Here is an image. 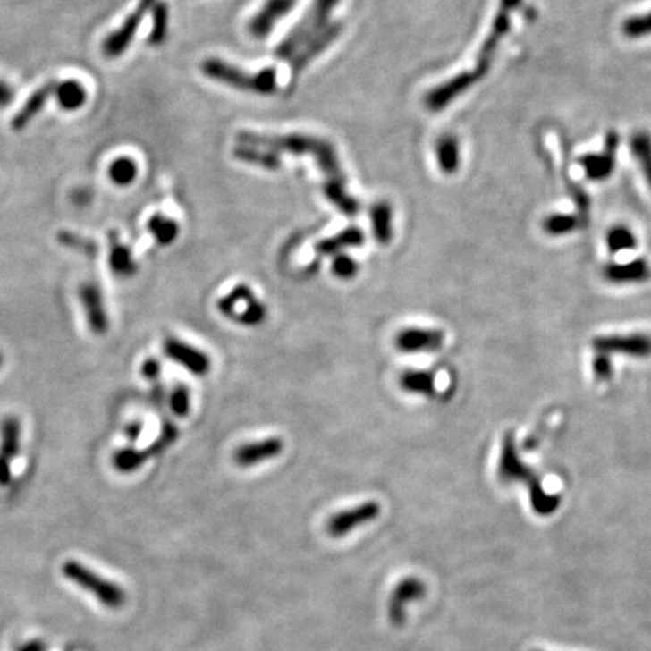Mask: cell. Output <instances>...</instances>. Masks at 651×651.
Instances as JSON below:
<instances>
[{"label": "cell", "mask_w": 651, "mask_h": 651, "mask_svg": "<svg viewBox=\"0 0 651 651\" xmlns=\"http://www.w3.org/2000/svg\"><path fill=\"white\" fill-rule=\"evenodd\" d=\"M522 5V0H499L498 11L495 14L494 21L490 26L487 37L484 38L478 55L475 56V63L469 70H463L457 76L451 77L441 83L439 87L433 88L427 92L424 105L430 112H442L445 107L463 96L470 88H474L481 79L486 77L488 70L494 63L495 55L499 46L505 38V35L512 30V20L514 11Z\"/></svg>", "instance_id": "1"}, {"label": "cell", "mask_w": 651, "mask_h": 651, "mask_svg": "<svg viewBox=\"0 0 651 651\" xmlns=\"http://www.w3.org/2000/svg\"><path fill=\"white\" fill-rule=\"evenodd\" d=\"M237 144L252 145L259 148L272 149L275 153H290L294 156H312L321 173L327 177V182H345L344 173L341 171L340 158L336 149L329 140H320L308 134H258L252 131H240L237 134Z\"/></svg>", "instance_id": "2"}, {"label": "cell", "mask_w": 651, "mask_h": 651, "mask_svg": "<svg viewBox=\"0 0 651 651\" xmlns=\"http://www.w3.org/2000/svg\"><path fill=\"white\" fill-rule=\"evenodd\" d=\"M201 72L211 80L239 91L272 96L278 89V72L274 67L263 68L255 74H249L232 63H225L224 59L208 58L201 63Z\"/></svg>", "instance_id": "3"}, {"label": "cell", "mask_w": 651, "mask_h": 651, "mask_svg": "<svg viewBox=\"0 0 651 651\" xmlns=\"http://www.w3.org/2000/svg\"><path fill=\"white\" fill-rule=\"evenodd\" d=\"M340 2L341 0H314L305 17L292 28V32L275 50L276 58L290 63L305 44L316 38L317 35L321 34L332 23V11L335 10Z\"/></svg>", "instance_id": "4"}, {"label": "cell", "mask_w": 651, "mask_h": 651, "mask_svg": "<svg viewBox=\"0 0 651 651\" xmlns=\"http://www.w3.org/2000/svg\"><path fill=\"white\" fill-rule=\"evenodd\" d=\"M63 573L77 587L92 594L105 608L120 609L124 606L125 599H127L124 589L115 582L97 575L96 571L88 569L87 565L81 564L79 561H65L63 565Z\"/></svg>", "instance_id": "5"}, {"label": "cell", "mask_w": 651, "mask_h": 651, "mask_svg": "<svg viewBox=\"0 0 651 651\" xmlns=\"http://www.w3.org/2000/svg\"><path fill=\"white\" fill-rule=\"evenodd\" d=\"M217 309L222 316L244 326V327H258L267 320L268 309L266 303L255 296L254 290L239 283L228 294L221 297L217 302Z\"/></svg>", "instance_id": "6"}, {"label": "cell", "mask_w": 651, "mask_h": 651, "mask_svg": "<svg viewBox=\"0 0 651 651\" xmlns=\"http://www.w3.org/2000/svg\"><path fill=\"white\" fill-rule=\"evenodd\" d=\"M380 512H382L380 503L376 501H367V503H359L349 510L335 512L327 520L326 529H327V534L334 538H341V537L351 534L356 528L374 522L380 516Z\"/></svg>", "instance_id": "7"}, {"label": "cell", "mask_w": 651, "mask_h": 651, "mask_svg": "<svg viewBox=\"0 0 651 651\" xmlns=\"http://www.w3.org/2000/svg\"><path fill=\"white\" fill-rule=\"evenodd\" d=\"M154 4H156V0H140L138 6H136V10L130 13L129 17L124 20V23H123L120 30L107 35V38L103 43V53H105L106 58H118L129 48L130 43L133 41L138 30H140L142 20L151 11Z\"/></svg>", "instance_id": "8"}, {"label": "cell", "mask_w": 651, "mask_h": 651, "mask_svg": "<svg viewBox=\"0 0 651 651\" xmlns=\"http://www.w3.org/2000/svg\"><path fill=\"white\" fill-rule=\"evenodd\" d=\"M498 477L503 484L523 483L529 486L536 481V472L520 459L512 431L505 433L499 455Z\"/></svg>", "instance_id": "9"}, {"label": "cell", "mask_w": 651, "mask_h": 651, "mask_svg": "<svg viewBox=\"0 0 651 651\" xmlns=\"http://www.w3.org/2000/svg\"><path fill=\"white\" fill-rule=\"evenodd\" d=\"M594 350L606 355L648 358L651 356V336L647 334H628V335H600L594 338Z\"/></svg>", "instance_id": "10"}, {"label": "cell", "mask_w": 651, "mask_h": 651, "mask_svg": "<svg viewBox=\"0 0 651 651\" xmlns=\"http://www.w3.org/2000/svg\"><path fill=\"white\" fill-rule=\"evenodd\" d=\"M163 351L168 359L173 360L197 377H204L210 373V356L195 345L184 342L178 338H168L163 344Z\"/></svg>", "instance_id": "11"}, {"label": "cell", "mask_w": 651, "mask_h": 651, "mask_svg": "<svg viewBox=\"0 0 651 651\" xmlns=\"http://www.w3.org/2000/svg\"><path fill=\"white\" fill-rule=\"evenodd\" d=\"M344 30V24L340 21H332L321 34L317 35L316 38H312L309 43L305 44L299 52L292 56V83L294 85L297 77L300 76V72L312 63V59L320 56L326 48L335 43L340 38Z\"/></svg>", "instance_id": "12"}, {"label": "cell", "mask_w": 651, "mask_h": 651, "mask_svg": "<svg viewBox=\"0 0 651 651\" xmlns=\"http://www.w3.org/2000/svg\"><path fill=\"white\" fill-rule=\"evenodd\" d=\"M296 4L297 0H266L261 10L248 23L250 37L255 39L268 38L276 23L290 14Z\"/></svg>", "instance_id": "13"}, {"label": "cell", "mask_w": 651, "mask_h": 651, "mask_svg": "<svg viewBox=\"0 0 651 651\" xmlns=\"http://www.w3.org/2000/svg\"><path fill=\"white\" fill-rule=\"evenodd\" d=\"M445 342V335L439 329L407 327L395 336V347L402 353L417 355L427 351H437Z\"/></svg>", "instance_id": "14"}, {"label": "cell", "mask_w": 651, "mask_h": 651, "mask_svg": "<svg viewBox=\"0 0 651 651\" xmlns=\"http://www.w3.org/2000/svg\"><path fill=\"white\" fill-rule=\"evenodd\" d=\"M81 308L87 317L88 326L96 335H105L109 331V316L106 311L105 299L100 287L96 283H87L79 290Z\"/></svg>", "instance_id": "15"}, {"label": "cell", "mask_w": 651, "mask_h": 651, "mask_svg": "<svg viewBox=\"0 0 651 651\" xmlns=\"http://www.w3.org/2000/svg\"><path fill=\"white\" fill-rule=\"evenodd\" d=\"M283 446L285 445L281 437H266L259 441L248 442L235 450V465L240 468L261 465L283 454Z\"/></svg>", "instance_id": "16"}, {"label": "cell", "mask_w": 651, "mask_h": 651, "mask_svg": "<svg viewBox=\"0 0 651 651\" xmlns=\"http://www.w3.org/2000/svg\"><path fill=\"white\" fill-rule=\"evenodd\" d=\"M427 587L419 578H404L397 584L389 599V620L395 626H402L406 620V606L426 596Z\"/></svg>", "instance_id": "17"}, {"label": "cell", "mask_w": 651, "mask_h": 651, "mask_svg": "<svg viewBox=\"0 0 651 651\" xmlns=\"http://www.w3.org/2000/svg\"><path fill=\"white\" fill-rule=\"evenodd\" d=\"M618 148L617 133H611L606 140V151L604 153L587 154L580 158V166L584 168L585 175L591 182H604L611 177L615 169V151Z\"/></svg>", "instance_id": "18"}, {"label": "cell", "mask_w": 651, "mask_h": 651, "mask_svg": "<svg viewBox=\"0 0 651 651\" xmlns=\"http://www.w3.org/2000/svg\"><path fill=\"white\" fill-rule=\"evenodd\" d=\"M604 278L615 285L644 283L651 279V266L644 258L632 259L629 263H609L604 266Z\"/></svg>", "instance_id": "19"}, {"label": "cell", "mask_w": 651, "mask_h": 651, "mask_svg": "<svg viewBox=\"0 0 651 651\" xmlns=\"http://www.w3.org/2000/svg\"><path fill=\"white\" fill-rule=\"evenodd\" d=\"M365 243L364 231L358 226H350L329 239H323L316 244V252L321 257H335L349 248H359Z\"/></svg>", "instance_id": "20"}, {"label": "cell", "mask_w": 651, "mask_h": 651, "mask_svg": "<svg viewBox=\"0 0 651 651\" xmlns=\"http://www.w3.org/2000/svg\"><path fill=\"white\" fill-rule=\"evenodd\" d=\"M393 207L386 201H378L369 208V224L374 239L380 246H388L393 237Z\"/></svg>", "instance_id": "21"}, {"label": "cell", "mask_w": 651, "mask_h": 651, "mask_svg": "<svg viewBox=\"0 0 651 651\" xmlns=\"http://www.w3.org/2000/svg\"><path fill=\"white\" fill-rule=\"evenodd\" d=\"M55 88H56V81H50V83H46L44 87L37 89L30 97V100L24 103L20 112H17V115L13 118L11 127L19 131V130H23L26 125L30 124L32 118L43 111L44 105L47 103L48 98L55 92Z\"/></svg>", "instance_id": "22"}, {"label": "cell", "mask_w": 651, "mask_h": 651, "mask_svg": "<svg viewBox=\"0 0 651 651\" xmlns=\"http://www.w3.org/2000/svg\"><path fill=\"white\" fill-rule=\"evenodd\" d=\"M400 386L404 393L433 398L436 395V376L427 369H407L400 377Z\"/></svg>", "instance_id": "23"}, {"label": "cell", "mask_w": 651, "mask_h": 651, "mask_svg": "<svg viewBox=\"0 0 651 651\" xmlns=\"http://www.w3.org/2000/svg\"><path fill=\"white\" fill-rule=\"evenodd\" d=\"M234 157L240 162L254 165L266 171H278L281 168V154L275 153L272 149L259 148L252 145L237 144L234 151Z\"/></svg>", "instance_id": "24"}, {"label": "cell", "mask_w": 651, "mask_h": 651, "mask_svg": "<svg viewBox=\"0 0 651 651\" xmlns=\"http://www.w3.org/2000/svg\"><path fill=\"white\" fill-rule=\"evenodd\" d=\"M436 160L442 173L452 175L457 173L461 163L460 142L452 134H445L436 142Z\"/></svg>", "instance_id": "25"}, {"label": "cell", "mask_w": 651, "mask_h": 651, "mask_svg": "<svg viewBox=\"0 0 651 651\" xmlns=\"http://www.w3.org/2000/svg\"><path fill=\"white\" fill-rule=\"evenodd\" d=\"M21 427L19 418L5 417L0 422V457L13 461L20 452Z\"/></svg>", "instance_id": "26"}, {"label": "cell", "mask_w": 651, "mask_h": 651, "mask_svg": "<svg viewBox=\"0 0 651 651\" xmlns=\"http://www.w3.org/2000/svg\"><path fill=\"white\" fill-rule=\"evenodd\" d=\"M109 267L114 275L123 279L131 278L138 272V264L134 261L131 250L125 244L121 243L120 240H112Z\"/></svg>", "instance_id": "27"}, {"label": "cell", "mask_w": 651, "mask_h": 651, "mask_svg": "<svg viewBox=\"0 0 651 651\" xmlns=\"http://www.w3.org/2000/svg\"><path fill=\"white\" fill-rule=\"evenodd\" d=\"M529 490V503L531 508L538 516H552L560 508L561 498L558 495L549 494L546 488L543 487L540 479L537 478L528 486Z\"/></svg>", "instance_id": "28"}, {"label": "cell", "mask_w": 651, "mask_h": 651, "mask_svg": "<svg viewBox=\"0 0 651 651\" xmlns=\"http://www.w3.org/2000/svg\"><path fill=\"white\" fill-rule=\"evenodd\" d=\"M55 94L63 111H77L87 103V89L80 81L65 80L56 83Z\"/></svg>", "instance_id": "29"}, {"label": "cell", "mask_w": 651, "mask_h": 651, "mask_svg": "<svg viewBox=\"0 0 651 651\" xmlns=\"http://www.w3.org/2000/svg\"><path fill=\"white\" fill-rule=\"evenodd\" d=\"M323 190H325L326 198H327V199H329V201H331L332 204L338 208V210L342 211L344 215H358V211H359L360 208L359 202H358V199H355V198L347 193V190H345V182H335V180L326 182Z\"/></svg>", "instance_id": "30"}, {"label": "cell", "mask_w": 651, "mask_h": 651, "mask_svg": "<svg viewBox=\"0 0 651 651\" xmlns=\"http://www.w3.org/2000/svg\"><path fill=\"white\" fill-rule=\"evenodd\" d=\"M148 459V450H138V448L129 446V448L116 451L112 459V465L120 474H133L136 470L140 469Z\"/></svg>", "instance_id": "31"}, {"label": "cell", "mask_w": 651, "mask_h": 651, "mask_svg": "<svg viewBox=\"0 0 651 651\" xmlns=\"http://www.w3.org/2000/svg\"><path fill=\"white\" fill-rule=\"evenodd\" d=\"M147 226H148L149 234L153 235L156 243L160 246L173 244L180 234L177 222L165 215H154Z\"/></svg>", "instance_id": "32"}, {"label": "cell", "mask_w": 651, "mask_h": 651, "mask_svg": "<svg viewBox=\"0 0 651 651\" xmlns=\"http://www.w3.org/2000/svg\"><path fill=\"white\" fill-rule=\"evenodd\" d=\"M630 151L641 166L647 184L651 189V136L647 131H637L630 140Z\"/></svg>", "instance_id": "33"}, {"label": "cell", "mask_w": 651, "mask_h": 651, "mask_svg": "<svg viewBox=\"0 0 651 651\" xmlns=\"http://www.w3.org/2000/svg\"><path fill=\"white\" fill-rule=\"evenodd\" d=\"M140 173L138 163L133 158L120 157L114 160L109 166V177L116 186H130Z\"/></svg>", "instance_id": "34"}, {"label": "cell", "mask_w": 651, "mask_h": 651, "mask_svg": "<svg viewBox=\"0 0 651 651\" xmlns=\"http://www.w3.org/2000/svg\"><path fill=\"white\" fill-rule=\"evenodd\" d=\"M606 244H608L609 252H613V254L629 252L638 246L637 235L633 234L632 230L628 226H613L606 235Z\"/></svg>", "instance_id": "35"}, {"label": "cell", "mask_w": 651, "mask_h": 651, "mask_svg": "<svg viewBox=\"0 0 651 651\" xmlns=\"http://www.w3.org/2000/svg\"><path fill=\"white\" fill-rule=\"evenodd\" d=\"M153 30L149 32L148 43L153 46L165 43L168 37L169 10L168 5L162 0H156L153 8Z\"/></svg>", "instance_id": "36"}, {"label": "cell", "mask_w": 651, "mask_h": 651, "mask_svg": "<svg viewBox=\"0 0 651 651\" xmlns=\"http://www.w3.org/2000/svg\"><path fill=\"white\" fill-rule=\"evenodd\" d=\"M579 228V219L573 215H564V213H556V215L547 216L543 222V230L549 235L560 237V235L570 234L573 231Z\"/></svg>", "instance_id": "37"}, {"label": "cell", "mask_w": 651, "mask_h": 651, "mask_svg": "<svg viewBox=\"0 0 651 651\" xmlns=\"http://www.w3.org/2000/svg\"><path fill=\"white\" fill-rule=\"evenodd\" d=\"M622 34L632 39L644 38L647 35H651V11L647 14L633 15L630 19L624 20Z\"/></svg>", "instance_id": "38"}, {"label": "cell", "mask_w": 651, "mask_h": 651, "mask_svg": "<svg viewBox=\"0 0 651 651\" xmlns=\"http://www.w3.org/2000/svg\"><path fill=\"white\" fill-rule=\"evenodd\" d=\"M169 407H171V412L178 418H186L190 413V391L187 388L186 385H177L173 389L171 395H169Z\"/></svg>", "instance_id": "39"}, {"label": "cell", "mask_w": 651, "mask_h": 651, "mask_svg": "<svg viewBox=\"0 0 651 651\" xmlns=\"http://www.w3.org/2000/svg\"><path fill=\"white\" fill-rule=\"evenodd\" d=\"M332 274L341 281H350L359 274V264L353 257L347 254H338L332 261Z\"/></svg>", "instance_id": "40"}, {"label": "cell", "mask_w": 651, "mask_h": 651, "mask_svg": "<svg viewBox=\"0 0 651 651\" xmlns=\"http://www.w3.org/2000/svg\"><path fill=\"white\" fill-rule=\"evenodd\" d=\"M177 427L171 424V422H163L160 436H158L157 441L154 442L153 445L148 448L149 455L160 454V452L166 450L168 446L173 445V442L177 441Z\"/></svg>", "instance_id": "41"}, {"label": "cell", "mask_w": 651, "mask_h": 651, "mask_svg": "<svg viewBox=\"0 0 651 651\" xmlns=\"http://www.w3.org/2000/svg\"><path fill=\"white\" fill-rule=\"evenodd\" d=\"M593 373L600 382H608L613 376V365L611 356L606 353H597L594 358Z\"/></svg>", "instance_id": "42"}, {"label": "cell", "mask_w": 651, "mask_h": 651, "mask_svg": "<svg viewBox=\"0 0 651 651\" xmlns=\"http://www.w3.org/2000/svg\"><path fill=\"white\" fill-rule=\"evenodd\" d=\"M59 243L65 244L68 248H74V249L85 250V252H92L94 250V244L89 241L77 237V235L72 234V232H59L58 234Z\"/></svg>", "instance_id": "43"}, {"label": "cell", "mask_w": 651, "mask_h": 651, "mask_svg": "<svg viewBox=\"0 0 651 651\" xmlns=\"http://www.w3.org/2000/svg\"><path fill=\"white\" fill-rule=\"evenodd\" d=\"M140 374H142V377L147 378L149 382L158 380L160 374H162L160 360L156 359V358H149V359L145 360L142 367H140Z\"/></svg>", "instance_id": "44"}, {"label": "cell", "mask_w": 651, "mask_h": 651, "mask_svg": "<svg viewBox=\"0 0 651 651\" xmlns=\"http://www.w3.org/2000/svg\"><path fill=\"white\" fill-rule=\"evenodd\" d=\"M142 433H144V424L140 421L131 422V424L125 428V437H127L130 444H133V445L136 442L140 441V436H142Z\"/></svg>", "instance_id": "45"}, {"label": "cell", "mask_w": 651, "mask_h": 651, "mask_svg": "<svg viewBox=\"0 0 651 651\" xmlns=\"http://www.w3.org/2000/svg\"><path fill=\"white\" fill-rule=\"evenodd\" d=\"M13 479V472H11V461L0 457V486H8Z\"/></svg>", "instance_id": "46"}, {"label": "cell", "mask_w": 651, "mask_h": 651, "mask_svg": "<svg viewBox=\"0 0 651 651\" xmlns=\"http://www.w3.org/2000/svg\"><path fill=\"white\" fill-rule=\"evenodd\" d=\"M47 647L44 644L41 639H32V641L26 642L23 647H20L19 651H46Z\"/></svg>", "instance_id": "47"}, {"label": "cell", "mask_w": 651, "mask_h": 651, "mask_svg": "<svg viewBox=\"0 0 651 651\" xmlns=\"http://www.w3.org/2000/svg\"><path fill=\"white\" fill-rule=\"evenodd\" d=\"M13 98V89L6 83L0 81V106H5Z\"/></svg>", "instance_id": "48"}, {"label": "cell", "mask_w": 651, "mask_h": 651, "mask_svg": "<svg viewBox=\"0 0 651 651\" xmlns=\"http://www.w3.org/2000/svg\"><path fill=\"white\" fill-rule=\"evenodd\" d=\"M2 367H4V355L0 353V368H2Z\"/></svg>", "instance_id": "49"}, {"label": "cell", "mask_w": 651, "mask_h": 651, "mask_svg": "<svg viewBox=\"0 0 651 651\" xmlns=\"http://www.w3.org/2000/svg\"><path fill=\"white\" fill-rule=\"evenodd\" d=\"M534 651H540V650H534Z\"/></svg>", "instance_id": "50"}]
</instances>
